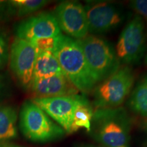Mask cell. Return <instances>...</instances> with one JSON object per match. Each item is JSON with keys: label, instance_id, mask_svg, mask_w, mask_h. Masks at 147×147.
I'll use <instances>...</instances> for the list:
<instances>
[{"label": "cell", "instance_id": "obj_1", "mask_svg": "<svg viewBox=\"0 0 147 147\" xmlns=\"http://www.w3.org/2000/svg\"><path fill=\"white\" fill-rule=\"evenodd\" d=\"M53 54L65 76L78 91L91 93L97 85L92 76L81 47L76 40L61 34Z\"/></svg>", "mask_w": 147, "mask_h": 147}, {"label": "cell", "instance_id": "obj_2", "mask_svg": "<svg viewBox=\"0 0 147 147\" xmlns=\"http://www.w3.org/2000/svg\"><path fill=\"white\" fill-rule=\"evenodd\" d=\"M83 51L90 71L97 84L113 75L121 67L113 47L106 40L90 35L76 40Z\"/></svg>", "mask_w": 147, "mask_h": 147}, {"label": "cell", "instance_id": "obj_3", "mask_svg": "<svg viewBox=\"0 0 147 147\" xmlns=\"http://www.w3.org/2000/svg\"><path fill=\"white\" fill-rule=\"evenodd\" d=\"M95 138L108 147H127L129 120L121 108L97 109L93 111Z\"/></svg>", "mask_w": 147, "mask_h": 147}, {"label": "cell", "instance_id": "obj_4", "mask_svg": "<svg viewBox=\"0 0 147 147\" xmlns=\"http://www.w3.org/2000/svg\"><path fill=\"white\" fill-rule=\"evenodd\" d=\"M134 83V75L131 69L127 65L120 67L93 91L95 110L119 107L129 94Z\"/></svg>", "mask_w": 147, "mask_h": 147}, {"label": "cell", "instance_id": "obj_5", "mask_svg": "<svg viewBox=\"0 0 147 147\" xmlns=\"http://www.w3.org/2000/svg\"><path fill=\"white\" fill-rule=\"evenodd\" d=\"M20 127L27 139L45 142L61 137L63 129L51 120L32 100L24 102L20 113Z\"/></svg>", "mask_w": 147, "mask_h": 147}, {"label": "cell", "instance_id": "obj_6", "mask_svg": "<svg viewBox=\"0 0 147 147\" xmlns=\"http://www.w3.org/2000/svg\"><path fill=\"white\" fill-rule=\"evenodd\" d=\"M146 50V35L143 18L136 14L128 22L121 33L116 47L120 63L125 65L138 63Z\"/></svg>", "mask_w": 147, "mask_h": 147}, {"label": "cell", "instance_id": "obj_7", "mask_svg": "<svg viewBox=\"0 0 147 147\" xmlns=\"http://www.w3.org/2000/svg\"><path fill=\"white\" fill-rule=\"evenodd\" d=\"M84 8L89 32L93 34H105L118 28L127 16L121 6L107 1H89Z\"/></svg>", "mask_w": 147, "mask_h": 147}, {"label": "cell", "instance_id": "obj_8", "mask_svg": "<svg viewBox=\"0 0 147 147\" xmlns=\"http://www.w3.org/2000/svg\"><path fill=\"white\" fill-rule=\"evenodd\" d=\"M37 55L34 46L30 42L16 38L9 52V65L11 71L20 84L30 89Z\"/></svg>", "mask_w": 147, "mask_h": 147}, {"label": "cell", "instance_id": "obj_9", "mask_svg": "<svg viewBox=\"0 0 147 147\" xmlns=\"http://www.w3.org/2000/svg\"><path fill=\"white\" fill-rule=\"evenodd\" d=\"M56 17L61 31L74 40H81L89 33L84 5L78 1H62L55 8Z\"/></svg>", "mask_w": 147, "mask_h": 147}, {"label": "cell", "instance_id": "obj_10", "mask_svg": "<svg viewBox=\"0 0 147 147\" xmlns=\"http://www.w3.org/2000/svg\"><path fill=\"white\" fill-rule=\"evenodd\" d=\"M84 98L76 95L49 98L36 97L32 101L56 121L63 130L72 133L75 110Z\"/></svg>", "mask_w": 147, "mask_h": 147}, {"label": "cell", "instance_id": "obj_11", "mask_svg": "<svg viewBox=\"0 0 147 147\" xmlns=\"http://www.w3.org/2000/svg\"><path fill=\"white\" fill-rule=\"evenodd\" d=\"M16 38L27 41L52 38L61 34L56 17L51 12H41L22 21L15 29Z\"/></svg>", "mask_w": 147, "mask_h": 147}, {"label": "cell", "instance_id": "obj_12", "mask_svg": "<svg viewBox=\"0 0 147 147\" xmlns=\"http://www.w3.org/2000/svg\"><path fill=\"white\" fill-rule=\"evenodd\" d=\"M30 89L39 98L74 96L78 90L65 75H56L34 80Z\"/></svg>", "mask_w": 147, "mask_h": 147}, {"label": "cell", "instance_id": "obj_13", "mask_svg": "<svg viewBox=\"0 0 147 147\" xmlns=\"http://www.w3.org/2000/svg\"><path fill=\"white\" fill-rule=\"evenodd\" d=\"M56 75L65 74L53 53L47 51L38 53L34 65L33 81Z\"/></svg>", "mask_w": 147, "mask_h": 147}, {"label": "cell", "instance_id": "obj_14", "mask_svg": "<svg viewBox=\"0 0 147 147\" xmlns=\"http://www.w3.org/2000/svg\"><path fill=\"white\" fill-rule=\"evenodd\" d=\"M17 114L14 108L8 105H0V142L15 138Z\"/></svg>", "mask_w": 147, "mask_h": 147}, {"label": "cell", "instance_id": "obj_15", "mask_svg": "<svg viewBox=\"0 0 147 147\" xmlns=\"http://www.w3.org/2000/svg\"><path fill=\"white\" fill-rule=\"evenodd\" d=\"M128 106L135 113L147 117V75L134 89L128 100Z\"/></svg>", "mask_w": 147, "mask_h": 147}, {"label": "cell", "instance_id": "obj_16", "mask_svg": "<svg viewBox=\"0 0 147 147\" xmlns=\"http://www.w3.org/2000/svg\"><path fill=\"white\" fill-rule=\"evenodd\" d=\"M93 110L89 102L85 98L77 106L74 115L73 131H77L80 128H85L87 131L91 130Z\"/></svg>", "mask_w": 147, "mask_h": 147}, {"label": "cell", "instance_id": "obj_17", "mask_svg": "<svg viewBox=\"0 0 147 147\" xmlns=\"http://www.w3.org/2000/svg\"><path fill=\"white\" fill-rule=\"evenodd\" d=\"M49 3L46 0H14L8 1V5L12 13L21 17L39 10Z\"/></svg>", "mask_w": 147, "mask_h": 147}, {"label": "cell", "instance_id": "obj_18", "mask_svg": "<svg viewBox=\"0 0 147 147\" xmlns=\"http://www.w3.org/2000/svg\"><path fill=\"white\" fill-rule=\"evenodd\" d=\"M59 36L52 37V38H40V39L33 40L30 42L34 46L38 54L42 52H47V51L53 52L57 43Z\"/></svg>", "mask_w": 147, "mask_h": 147}, {"label": "cell", "instance_id": "obj_19", "mask_svg": "<svg viewBox=\"0 0 147 147\" xmlns=\"http://www.w3.org/2000/svg\"><path fill=\"white\" fill-rule=\"evenodd\" d=\"M8 42L4 35L0 34V69L5 67L9 60Z\"/></svg>", "mask_w": 147, "mask_h": 147}, {"label": "cell", "instance_id": "obj_20", "mask_svg": "<svg viewBox=\"0 0 147 147\" xmlns=\"http://www.w3.org/2000/svg\"><path fill=\"white\" fill-rule=\"evenodd\" d=\"M130 5L140 16H143L147 23V0H135L130 2Z\"/></svg>", "mask_w": 147, "mask_h": 147}, {"label": "cell", "instance_id": "obj_21", "mask_svg": "<svg viewBox=\"0 0 147 147\" xmlns=\"http://www.w3.org/2000/svg\"><path fill=\"white\" fill-rule=\"evenodd\" d=\"M0 147H20V146H16V145H13V144H2V145H0Z\"/></svg>", "mask_w": 147, "mask_h": 147}, {"label": "cell", "instance_id": "obj_22", "mask_svg": "<svg viewBox=\"0 0 147 147\" xmlns=\"http://www.w3.org/2000/svg\"><path fill=\"white\" fill-rule=\"evenodd\" d=\"M3 85V78L2 76L0 75V91H1V89H2Z\"/></svg>", "mask_w": 147, "mask_h": 147}, {"label": "cell", "instance_id": "obj_23", "mask_svg": "<svg viewBox=\"0 0 147 147\" xmlns=\"http://www.w3.org/2000/svg\"><path fill=\"white\" fill-rule=\"evenodd\" d=\"M7 2L6 1H0V10H1V8H3V5H5V3Z\"/></svg>", "mask_w": 147, "mask_h": 147}, {"label": "cell", "instance_id": "obj_24", "mask_svg": "<svg viewBox=\"0 0 147 147\" xmlns=\"http://www.w3.org/2000/svg\"><path fill=\"white\" fill-rule=\"evenodd\" d=\"M144 62H145V63H146V65H147V53H146V57H145Z\"/></svg>", "mask_w": 147, "mask_h": 147}, {"label": "cell", "instance_id": "obj_25", "mask_svg": "<svg viewBox=\"0 0 147 147\" xmlns=\"http://www.w3.org/2000/svg\"><path fill=\"white\" fill-rule=\"evenodd\" d=\"M145 128H146V131H147V122L146 123V124H145Z\"/></svg>", "mask_w": 147, "mask_h": 147}]
</instances>
